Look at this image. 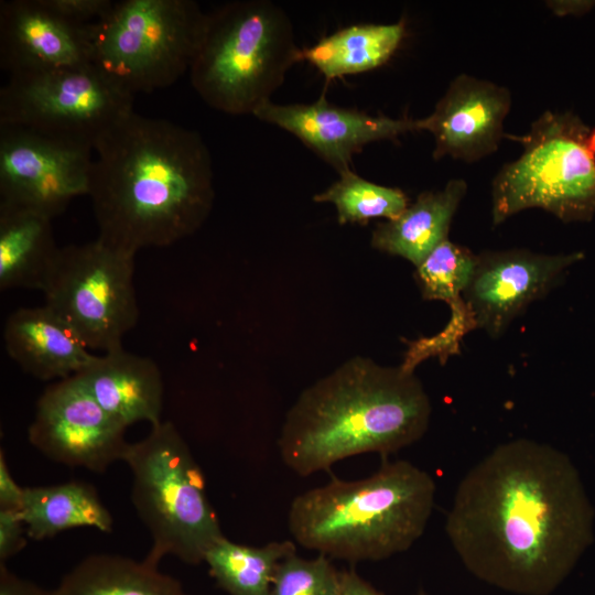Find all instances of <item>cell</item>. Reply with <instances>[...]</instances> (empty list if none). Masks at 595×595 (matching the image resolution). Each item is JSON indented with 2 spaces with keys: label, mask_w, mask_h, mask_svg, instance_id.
<instances>
[{
  "label": "cell",
  "mask_w": 595,
  "mask_h": 595,
  "mask_svg": "<svg viewBox=\"0 0 595 595\" xmlns=\"http://www.w3.org/2000/svg\"><path fill=\"white\" fill-rule=\"evenodd\" d=\"M594 517L572 459L550 444L516 439L464 475L445 532L482 582L515 595H551L593 543Z\"/></svg>",
  "instance_id": "6da1fadb"
},
{
  "label": "cell",
  "mask_w": 595,
  "mask_h": 595,
  "mask_svg": "<svg viewBox=\"0 0 595 595\" xmlns=\"http://www.w3.org/2000/svg\"><path fill=\"white\" fill-rule=\"evenodd\" d=\"M88 196L104 242L137 255L201 228L215 198L201 134L131 111L94 143Z\"/></svg>",
  "instance_id": "7a4b0ae2"
},
{
  "label": "cell",
  "mask_w": 595,
  "mask_h": 595,
  "mask_svg": "<svg viewBox=\"0 0 595 595\" xmlns=\"http://www.w3.org/2000/svg\"><path fill=\"white\" fill-rule=\"evenodd\" d=\"M431 412L414 372L354 357L299 396L278 440L280 456L302 477L360 454L387 457L423 437Z\"/></svg>",
  "instance_id": "3957f363"
},
{
  "label": "cell",
  "mask_w": 595,
  "mask_h": 595,
  "mask_svg": "<svg viewBox=\"0 0 595 595\" xmlns=\"http://www.w3.org/2000/svg\"><path fill=\"white\" fill-rule=\"evenodd\" d=\"M433 477L409 461L383 459L370 476L298 495L288 512L293 540L349 563L381 561L409 550L424 533L434 507Z\"/></svg>",
  "instance_id": "277c9868"
},
{
  "label": "cell",
  "mask_w": 595,
  "mask_h": 595,
  "mask_svg": "<svg viewBox=\"0 0 595 595\" xmlns=\"http://www.w3.org/2000/svg\"><path fill=\"white\" fill-rule=\"evenodd\" d=\"M301 61L292 22L280 6L270 0H238L207 13L190 77L209 107L253 116Z\"/></svg>",
  "instance_id": "5b68a950"
},
{
  "label": "cell",
  "mask_w": 595,
  "mask_h": 595,
  "mask_svg": "<svg viewBox=\"0 0 595 595\" xmlns=\"http://www.w3.org/2000/svg\"><path fill=\"white\" fill-rule=\"evenodd\" d=\"M132 473L131 499L152 544L144 558L158 566L166 555L190 565L204 562L224 537L205 489L203 472L170 421L151 426L123 456Z\"/></svg>",
  "instance_id": "8992f818"
},
{
  "label": "cell",
  "mask_w": 595,
  "mask_h": 595,
  "mask_svg": "<svg viewBox=\"0 0 595 595\" xmlns=\"http://www.w3.org/2000/svg\"><path fill=\"white\" fill-rule=\"evenodd\" d=\"M522 154L493 180L494 226L529 208L563 223L595 216V128L572 111H544L528 133L516 138Z\"/></svg>",
  "instance_id": "52a82bcc"
},
{
  "label": "cell",
  "mask_w": 595,
  "mask_h": 595,
  "mask_svg": "<svg viewBox=\"0 0 595 595\" xmlns=\"http://www.w3.org/2000/svg\"><path fill=\"white\" fill-rule=\"evenodd\" d=\"M207 13L192 0H122L91 23V65L130 95L173 85L190 71Z\"/></svg>",
  "instance_id": "ba28073f"
},
{
  "label": "cell",
  "mask_w": 595,
  "mask_h": 595,
  "mask_svg": "<svg viewBox=\"0 0 595 595\" xmlns=\"http://www.w3.org/2000/svg\"><path fill=\"white\" fill-rule=\"evenodd\" d=\"M134 257L99 238L61 247L43 290L45 305L89 350L121 347L123 336L138 323Z\"/></svg>",
  "instance_id": "9c48e42d"
},
{
  "label": "cell",
  "mask_w": 595,
  "mask_h": 595,
  "mask_svg": "<svg viewBox=\"0 0 595 595\" xmlns=\"http://www.w3.org/2000/svg\"><path fill=\"white\" fill-rule=\"evenodd\" d=\"M133 96L93 65L11 74L0 89V126L33 129L93 145L133 111Z\"/></svg>",
  "instance_id": "30bf717a"
},
{
  "label": "cell",
  "mask_w": 595,
  "mask_h": 595,
  "mask_svg": "<svg viewBox=\"0 0 595 595\" xmlns=\"http://www.w3.org/2000/svg\"><path fill=\"white\" fill-rule=\"evenodd\" d=\"M93 151L82 140L0 126V203L53 219L88 195Z\"/></svg>",
  "instance_id": "8fae6325"
},
{
  "label": "cell",
  "mask_w": 595,
  "mask_h": 595,
  "mask_svg": "<svg viewBox=\"0 0 595 595\" xmlns=\"http://www.w3.org/2000/svg\"><path fill=\"white\" fill-rule=\"evenodd\" d=\"M126 430L73 376L44 390L28 435L37 451L56 463L104 473L123 459L129 445Z\"/></svg>",
  "instance_id": "7c38bea8"
},
{
  "label": "cell",
  "mask_w": 595,
  "mask_h": 595,
  "mask_svg": "<svg viewBox=\"0 0 595 595\" xmlns=\"http://www.w3.org/2000/svg\"><path fill=\"white\" fill-rule=\"evenodd\" d=\"M581 251L559 255L526 249L483 251L463 294L476 329L500 336L530 303L548 294Z\"/></svg>",
  "instance_id": "4fadbf2b"
},
{
  "label": "cell",
  "mask_w": 595,
  "mask_h": 595,
  "mask_svg": "<svg viewBox=\"0 0 595 595\" xmlns=\"http://www.w3.org/2000/svg\"><path fill=\"white\" fill-rule=\"evenodd\" d=\"M298 138L338 174L351 170L353 156L376 141L396 140L416 131V120L370 116L353 108L329 104L322 94L311 104L279 105L269 101L253 113Z\"/></svg>",
  "instance_id": "5bb4252c"
},
{
  "label": "cell",
  "mask_w": 595,
  "mask_h": 595,
  "mask_svg": "<svg viewBox=\"0 0 595 595\" xmlns=\"http://www.w3.org/2000/svg\"><path fill=\"white\" fill-rule=\"evenodd\" d=\"M510 107L506 87L462 74L451 82L432 113L416 120V129L434 137L435 160L451 156L473 163L497 151Z\"/></svg>",
  "instance_id": "9a60e30c"
},
{
  "label": "cell",
  "mask_w": 595,
  "mask_h": 595,
  "mask_svg": "<svg viewBox=\"0 0 595 595\" xmlns=\"http://www.w3.org/2000/svg\"><path fill=\"white\" fill-rule=\"evenodd\" d=\"M89 24L73 22L42 0L0 2V65L11 74L91 65Z\"/></svg>",
  "instance_id": "2e32d148"
},
{
  "label": "cell",
  "mask_w": 595,
  "mask_h": 595,
  "mask_svg": "<svg viewBox=\"0 0 595 595\" xmlns=\"http://www.w3.org/2000/svg\"><path fill=\"white\" fill-rule=\"evenodd\" d=\"M74 377L116 421L128 428L138 422H162L163 378L149 357L122 346L95 355Z\"/></svg>",
  "instance_id": "e0dca14e"
},
{
  "label": "cell",
  "mask_w": 595,
  "mask_h": 595,
  "mask_svg": "<svg viewBox=\"0 0 595 595\" xmlns=\"http://www.w3.org/2000/svg\"><path fill=\"white\" fill-rule=\"evenodd\" d=\"M9 357L40 380H63L78 374L94 358L76 332L53 310L20 307L3 327Z\"/></svg>",
  "instance_id": "ac0fdd59"
},
{
  "label": "cell",
  "mask_w": 595,
  "mask_h": 595,
  "mask_svg": "<svg viewBox=\"0 0 595 595\" xmlns=\"http://www.w3.org/2000/svg\"><path fill=\"white\" fill-rule=\"evenodd\" d=\"M467 192V183L453 178L442 190L418 195L398 217L380 223L371 234V246L418 267L448 239L453 217Z\"/></svg>",
  "instance_id": "d6986e66"
},
{
  "label": "cell",
  "mask_w": 595,
  "mask_h": 595,
  "mask_svg": "<svg viewBox=\"0 0 595 595\" xmlns=\"http://www.w3.org/2000/svg\"><path fill=\"white\" fill-rule=\"evenodd\" d=\"M61 247L52 219L41 213L0 203V290L43 292Z\"/></svg>",
  "instance_id": "ffe728a7"
},
{
  "label": "cell",
  "mask_w": 595,
  "mask_h": 595,
  "mask_svg": "<svg viewBox=\"0 0 595 595\" xmlns=\"http://www.w3.org/2000/svg\"><path fill=\"white\" fill-rule=\"evenodd\" d=\"M28 537L44 540L73 528L112 530V516L95 487L80 480L25 487L21 510Z\"/></svg>",
  "instance_id": "44dd1931"
},
{
  "label": "cell",
  "mask_w": 595,
  "mask_h": 595,
  "mask_svg": "<svg viewBox=\"0 0 595 595\" xmlns=\"http://www.w3.org/2000/svg\"><path fill=\"white\" fill-rule=\"evenodd\" d=\"M404 35L403 20L353 24L302 48V61L313 65L327 83L380 67L396 53Z\"/></svg>",
  "instance_id": "7402d4cb"
},
{
  "label": "cell",
  "mask_w": 595,
  "mask_h": 595,
  "mask_svg": "<svg viewBox=\"0 0 595 595\" xmlns=\"http://www.w3.org/2000/svg\"><path fill=\"white\" fill-rule=\"evenodd\" d=\"M60 595H187L182 583L147 561L90 554L64 575Z\"/></svg>",
  "instance_id": "603a6c76"
},
{
  "label": "cell",
  "mask_w": 595,
  "mask_h": 595,
  "mask_svg": "<svg viewBox=\"0 0 595 595\" xmlns=\"http://www.w3.org/2000/svg\"><path fill=\"white\" fill-rule=\"evenodd\" d=\"M296 553L291 540L250 547L220 538L206 553L204 562L217 586L229 595H270L279 563Z\"/></svg>",
  "instance_id": "cb8c5ba5"
},
{
  "label": "cell",
  "mask_w": 595,
  "mask_h": 595,
  "mask_svg": "<svg viewBox=\"0 0 595 595\" xmlns=\"http://www.w3.org/2000/svg\"><path fill=\"white\" fill-rule=\"evenodd\" d=\"M313 201L333 204L340 225H365L374 218L390 220L410 205L402 190L372 183L353 170L340 173L339 178L314 195Z\"/></svg>",
  "instance_id": "d4e9b609"
},
{
  "label": "cell",
  "mask_w": 595,
  "mask_h": 595,
  "mask_svg": "<svg viewBox=\"0 0 595 595\" xmlns=\"http://www.w3.org/2000/svg\"><path fill=\"white\" fill-rule=\"evenodd\" d=\"M477 255L468 248L446 239L418 267L415 281L424 300L443 301L451 311L466 306L463 294L467 289Z\"/></svg>",
  "instance_id": "484cf974"
},
{
  "label": "cell",
  "mask_w": 595,
  "mask_h": 595,
  "mask_svg": "<svg viewBox=\"0 0 595 595\" xmlns=\"http://www.w3.org/2000/svg\"><path fill=\"white\" fill-rule=\"evenodd\" d=\"M339 572L324 554L307 560L293 553L279 563L270 595H338Z\"/></svg>",
  "instance_id": "4316f807"
},
{
  "label": "cell",
  "mask_w": 595,
  "mask_h": 595,
  "mask_svg": "<svg viewBox=\"0 0 595 595\" xmlns=\"http://www.w3.org/2000/svg\"><path fill=\"white\" fill-rule=\"evenodd\" d=\"M52 11L80 24L98 21L112 8L111 0H42Z\"/></svg>",
  "instance_id": "83f0119b"
},
{
  "label": "cell",
  "mask_w": 595,
  "mask_h": 595,
  "mask_svg": "<svg viewBox=\"0 0 595 595\" xmlns=\"http://www.w3.org/2000/svg\"><path fill=\"white\" fill-rule=\"evenodd\" d=\"M26 527L21 511L0 510V563L17 555L26 545Z\"/></svg>",
  "instance_id": "f1b7e54d"
},
{
  "label": "cell",
  "mask_w": 595,
  "mask_h": 595,
  "mask_svg": "<svg viewBox=\"0 0 595 595\" xmlns=\"http://www.w3.org/2000/svg\"><path fill=\"white\" fill-rule=\"evenodd\" d=\"M25 487L12 477L3 451L0 452V510L21 511Z\"/></svg>",
  "instance_id": "f546056e"
},
{
  "label": "cell",
  "mask_w": 595,
  "mask_h": 595,
  "mask_svg": "<svg viewBox=\"0 0 595 595\" xmlns=\"http://www.w3.org/2000/svg\"><path fill=\"white\" fill-rule=\"evenodd\" d=\"M0 595H60L57 589H47L24 580L0 563Z\"/></svg>",
  "instance_id": "4dcf8cb0"
},
{
  "label": "cell",
  "mask_w": 595,
  "mask_h": 595,
  "mask_svg": "<svg viewBox=\"0 0 595 595\" xmlns=\"http://www.w3.org/2000/svg\"><path fill=\"white\" fill-rule=\"evenodd\" d=\"M338 595H385L363 578L355 569H345L339 572Z\"/></svg>",
  "instance_id": "1f68e13d"
},
{
  "label": "cell",
  "mask_w": 595,
  "mask_h": 595,
  "mask_svg": "<svg viewBox=\"0 0 595 595\" xmlns=\"http://www.w3.org/2000/svg\"><path fill=\"white\" fill-rule=\"evenodd\" d=\"M547 7L560 17H581L595 8V0H555L547 1Z\"/></svg>",
  "instance_id": "d6a6232c"
},
{
  "label": "cell",
  "mask_w": 595,
  "mask_h": 595,
  "mask_svg": "<svg viewBox=\"0 0 595 595\" xmlns=\"http://www.w3.org/2000/svg\"><path fill=\"white\" fill-rule=\"evenodd\" d=\"M415 595H428V593L423 588H420Z\"/></svg>",
  "instance_id": "836d02e7"
}]
</instances>
